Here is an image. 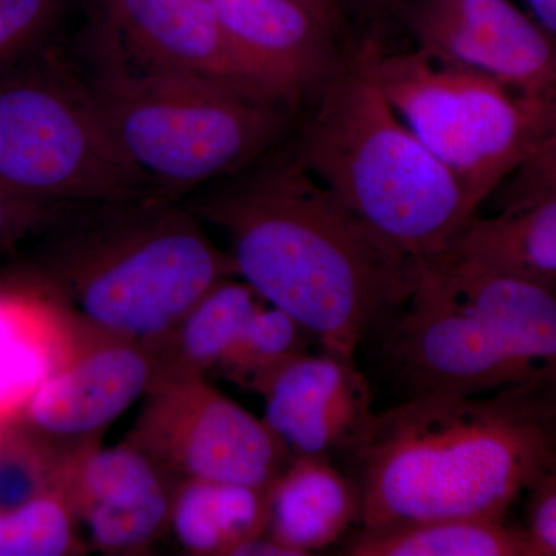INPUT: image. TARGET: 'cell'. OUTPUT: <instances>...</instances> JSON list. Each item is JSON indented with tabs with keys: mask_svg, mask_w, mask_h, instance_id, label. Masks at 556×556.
Returning <instances> with one entry per match:
<instances>
[{
	"mask_svg": "<svg viewBox=\"0 0 556 556\" xmlns=\"http://www.w3.org/2000/svg\"><path fill=\"white\" fill-rule=\"evenodd\" d=\"M185 204L222 230L239 278L336 356L354 358L365 336L404 306L424 268L372 232L298 155Z\"/></svg>",
	"mask_w": 556,
	"mask_h": 556,
	"instance_id": "6da1fadb",
	"label": "cell"
},
{
	"mask_svg": "<svg viewBox=\"0 0 556 556\" xmlns=\"http://www.w3.org/2000/svg\"><path fill=\"white\" fill-rule=\"evenodd\" d=\"M556 452V396L424 394L376 413L351 456L361 522L504 519Z\"/></svg>",
	"mask_w": 556,
	"mask_h": 556,
	"instance_id": "7a4b0ae2",
	"label": "cell"
},
{
	"mask_svg": "<svg viewBox=\"0 0 556 556\" xmlns=\"http://www.w3.org/2000/svg\"><path fill=\"white\" fill-rule=\"evenodd\" d=\"M56 226L36 278L80 336L148 342L208 289L239 277L185 201L160 192L79 204Z\"/></svg>",
	"mask_w": 556,
	"mask_h": 556,
	"instance_id": "3957f363",
	"label": "cell"
},
{
	"mask_svg": "<svg viewBox=\"0 0 556 556\" xmlns=\"http://www.w3.org/2000/svg\"><path fill=\"white\" fill-rule=\"evenodd\" d=\"M375 40L317 91L298 159L380 239L420 263L441 257L481 203L401 119L380 86Z\"/></svg>",
	"mask_w": 556,
	"mask_h": 556,
	"instance_id": "277c9868",
	"label": "cell"
},
{
	"mask_svg": "<svg viewBox=\"0 0 556 556\" xmlns=\"http://www.w3.org/2000/svg\"><path fill=\"white\" fill-rule=\"evenodd\" d=\"M89 86L113 141L172 199L247 169L285 129L281 102L207 76L131 64L100 31Z\"/></svg>",
	"mask_w": 556,
	"mask_h": 556,
	"instance_id": "5b68a950",
	"label": "cell"
},
{
	"mask_svg": "<svg viewBox=\"0 0 556 556\" xmlns=\"http://www.w3.org/2000/svg\"><path fill=\"white\" fill-rule=\"evenodd\" d=\"M0 190L50 204L155 192L119 152L89 86L51 65L0 80Z\"/></svg>",
	"mask_w": 556,
	"mask_h": 556,
	"instance_id": "8992f818",
	"label": "cell"
},
{
	"mask_svg": "<svg viewBox=\"0 0 556 556\" xmlns=\"http://www.w3.org/2000/svg\"><path fill=\"white\" fill-rule=\"evenodd\" d=\"M378 75L408 129L481 204L532 152L555 108L417 50L380 53Z\"/></svg>",
	"mask_w": 556,
	"mask_h": 556,
	"instance_id": "52a82bcc",
	"label": "cell"
},
{
	"mask_svg": "<svg viewBox=\"0 0 556 556\" xmlns=\"http://www.w3.org/2000/svg\"><path fill=\"white\" fill-rule=\"evenodd\" d=\"M124 442L148 456L174 484L206 479L266 489L291 460L262 417L207 379L150 390Z\"/></svg>",
	"mask_w": 556,
	"mask_h": 556,
	"instance_id": "ba28073f",
	"label": "cell"
},
{
	"mask_svg": "<svg viewBox=\"0 0 556 556\" xmlns=\"http://www.w3.org/2000/svg\"><path fill=\"white\" fill-rule=\"evenodd\" d=\"M417 51L556 104V40L511 0H412Z\"/></svg>",
	"mask_w": 556,
	"mask_h": 556,
	"instance_id": "9c48e42d",
	"label": "cell"
},
{
	"mask_svg": "<svg viewBox=\"0 0 556 556\" xmlns=\"http://www.w3.org/2000/svg\"><path fill=\"white\" fill-rule=\"evenodd\" d=\"M152 383V365L135 340L78 336V346L43 380L17 420L61 455L101 444L102 434Z\"/></svg>",
	"mask_w": 556,
	"mask_h": 556,
	"instance_id": "30bf717a",
	"label": "cell"
},
{
	"mask_svg": "<svg viewBox=\"0 0 556 556\" xmlns=\"http://www.w3.org/2000/svg\"><path fill=\"white\" fill-rule=\"evenodd\" d=\"M175 484L127 442L68 456L60 492L91 548L108 556L148 555L169 533Z\"/></svg>",
	"mask_w": 556,
	"mask_h": 556,
	"instance_id": "8fae6325",
	"label": "cell"
},
{
	"mask_svg": "<svg viewBox=\"0 0 556 556\" xmlns=\"http://www.w3.org/2000/svg\"><path fill=\"white\" fill-rule=\"evenodd\" d=\"M263 422L291 457L353 456L376 412L354 358L303 353L263 391Z\"/></svg>",
	"mask_w": 556,
	"mask_h": 556,
	"instance_id": "7c38bea8",
	"label": "cell"
},
{
	"mask_svg": "<svg viewBox=\"0 0 556 556\" xmlns=\"http://www.w3.org/2000/svg\"><path fill=\"white\" fill-rule=\"evenodd\" d=\"M98 31L131 64L207 76L265 94L230 46L211 0H101Z\"/></svg>",
	"mask_w": 556,
	"mask_h": 556,
	"instance_id": "4fadbf2b",
	"label": "cell"
},
{
	"mask_svg": "<svg viewBox=\"0 0 556 556\" xmlns=\"http://www.w3.org/2000/svg\"><path fill=\"white\" fill-rule=\"evenodd\" d=\"M230 46L281 104L321 89L340 58L332 33L298 0H211Z\"/></svg>",
	"mask_w": 556,
	"mask_h": 556,
	"instance_id": "5bb4252c",
	"label": "cell"
},
{
	"mask_svg": "<svg viewBox=\"0 0 556 556\" xmlns=\"http://www.w3.org/2000/svg\"><path fill=\"white\" fill-rule=\"evenodd\" d=\"M431 262L492 317L536 387L556 394V281L445 257Z\"/></svg>",
	"mask_w": 556,
	"mask_h": 556,
	"instance_id": "9a60e30c",
	"label": "cell"
},
{
	"mask_svg": "<svg viewBox=\"0 0 556 556\" xmlns=\"http://www.w3.org/2000/svg\"><path fill=\"white\" fill-rule=\"evenodd\" d=\"M68 318L38 280L0 288V426L22 408L78 342H65Z\"/></svg>",
	"mask_w": 556,
	"mask_h": 556,
	"instance_id": "2e32d148",
	"label": "cell"
},
{
	"mask_svg": "<svg viewBox=\"0 0 556 556\" xmlns=\"http://www.w3.org/2000/svg\"><path fill=\"white\" fill-rule=\"evenodd\" d=\"M361 522V496L331 459L291 457L269 485L270 536L298 556L331 546Z\"/></svg>",
	"mask_w": 556,
	"mask_h": 556,
	"instance_id": "e0dca14e",
	"label": "cell"
},
{
	"mask_svg": "<svg viewBox=\"0 0 556 556\" xmlns=\"http://www.w3.org/2000/svg\"><path fill=\"white\" fill-rule=\"evenodd\" d=\"M237 278L219 281L166 331L141 343L152 365L150 390L207 379L208 372L215 371L241 329L266 303L247 281Z\"/></svg>",
	"mask_w": 556,
	"mask_h": 556,
	"instance_id": "ac0fdd59",
	"label": "cell"
},
{
	"mask_svg": "<svg viewBox=\"0 0 556 556\" xmlns=\"http://www.w3.org/2000/svg\"><path fill=\"white\" fill-rule=\"evenodd\" d=\"M269 486L182 479L172 495L169 533L186 555L233 556L268 530Z\"/></svg>",
	"mask_w": 556,
	"mask_h": 556,
	"instance_id": "d6986e66",
	"label": "cell"
},
{
	"mask_svg": "<svg viewBox=\"0 0 556 556\" xmlns=\"http://www.w3.org/2000/svg\"><path fill=\"white\" fill-rule=\"evenodd\" d=\"M350 556H546L529 530L504 519L437 518L358 526L343 547Z\"/></svg>",
	"mask_w": 556,
	"mask_h": 556,
	"instance_id": "ffe728a7",
	"label": "cell"
},
{
	"mask_svg": "<svg viewBox=\"0 0 556 556\" xmlns=\"http://www.w3.org/2000/svg\"><path fill=\"white\" fill-rule=\"evenodd\" d=\"M441 257L556 281V197L493 217L477 215Z\"/></svg>",
	"mask_w": 556,
	"mask_h": 556,
	"instance_id": "44dd1931",
	"label": "cell"
},
{
	"mask_svg": "<svg viewBox=\"0 0 556 556\" xmlns=\"http://www.w3.org/2000/svg\"><path fill=\"white\" fill-rule=\"evenodd\" d=\"M306 336L294 318L265 303L241 329L215 371L241 390L262 396L289 362L306 353Z\"/></svg>",
	"mask_w": 556,
	"mask_h": 556,
	"instance_id": "7402d4cb",
	"label": "cell"
},
{
	"mask_svg": "<svg viewBox=\"0 0 556 556\" xmlns=\"http://www.w3.org/2000/svg\"><path fill=\"white\" fill-rule=\"evenodd\" d=\"M87 548L61 492L47 493L14 510H0V556L84 555Z\"/></svg>",
	"mask_w": 556,
	"mask_h": 556,
	"instance_id": "603a6c76",
	"label": "cell"
},
{
	"mask_svg": "<svg viewBox=\"0 0 556 556\" xmlns=\"http://www.w3.org/2000/svg\"><path fill=\"white\" fill-rule=\"evenodd\" d=\"M67 457L16 424L0 426V510L60 492Z\"/></svg>",
	"mask_w": 556,
	"mask_h": 556,
	"instance_id": "cb8c5ba5",
	"label": "cell"
},
{
	"mask_svg": "<svg viewBox=\"0 0 556 556\" xmlns=\"http://www.w3.org/2000/svg\"><path fill=\"white\" fill-rule=\"evenodd\" d=\"M495 193L497 212L556 197V104L532 152Z\"/></svg>",
	"mask_w": 556,
	"mask_h": 556,
	"instance_id": "d4e9b609",
	"label": "cell"
},
{
	"mask_svg": "<svg viewBox=\"0 0 556 556\" xmlns=\"http://www.w3.org/2000/svg\"><path fill=\"white\" fill-rule=\"evenodd\" d=\"M67 0H0V65L17 60L49 35Z\"/></svg>",
	"mask_w": 556,
	"mask_h": 556,
	"instance_id": "484cf974",
	"label": "cell"
},
{
	"mask_svg": "<svg viewBox=\"0 0 556 556\" xmlns=\"http://www.w3.org/2000/svg\"><path fill=\"white\" fill-rule=\"evenodd\" d=\"M79 204H50L21 199L0 190V251L33 230L51 226Z\"/></svg>",
	"mask_w": 556,
	"mask_h": 556,
	"instance_id": "4316f807",
	"label": "cell"
},
{
	"mask_svg": "<svg viewBox=\"0 0 556 556\" xmlns=\"http://www.w3.org/2000/svg\"><path fill=\"white\" fill-rule=\"evenodd\" d=\"M529 493L527 530L544 555L556 556V452Z\"/></svg>",
	"mask_w": 556,
	"mask_h": 556,
	"instance_id": "83f0119b",
	"label": "cell"
},
{
	"mask_svg": "<svg viewBox=\"0 0 556 556\" xmlns=\"http://www.w3.org/2000/svg\"><path fill=\"white\" fill-rule=\"evenodd\" d=\"M298 556L291 548L285 546V544L278 543L276 538L269 535L268 532L263 533L254 540L248 541V543L241 544L233 556Z\"/></svg>",
	"mask_w": 556,
	"mask_h": 556,
	"instance_id": "f1b7e54d",
	"label": "cell"
},
{
	"mask_svg": "<svg viewBox=\"0 0 556 556\" xmlns=\"http://www.w3.org/2000/svg\"><path fill=\"white\" fill-rule=\"evenodd\" d=\"M525 11L556 40V0H522Z\"/></svg>",
	"mask_w": 556,
	"mask_h": 556,
	"instance_id": "f546056e",
	"label": "cell"
},
{
	"mask_svg": "<svg viewBox=\"0 0 556 556\" xmlns=\"http://www.w3.org/2000/svg\"><path fill=\"white\" fill-rule=\"evenodd\" d=\"M318 22L334 35L340 22V0H298Z\"/></svg>",
	"mask_w": 556,
	"mask_h": 556,
	"instance_id": "4dcf8cb0",
	"label": "cell"
},
{
	"mask_svg": "<svg viewBox=\"0 0 556 556\" xmlns=\"http://www.w3.org/2000/svg\"><path fill=\"white\" fill-rule=\"evenodd\" d=\"M397 2L399 0H368L369 5L376 7V9H388Z\"/></svg>",
	"mask_w": 556,
	"mask_h": 556,
	"instance_id": "1f68e13d",
	"label": "cell"
}]
</instances>
